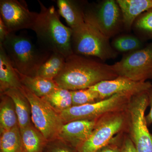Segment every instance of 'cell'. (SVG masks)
I'll return each mask as SVG.
<instances>
[{
    "label": "cell",
    "mask_w": 152,
    "mask_h": 152,
    "mask_svg": "<svg viewBox=\"0 0 152 152\" xmlns=\"http://www.w3.org/2000/svg\"><path fill=\"white\" fill-rule=\"evenodd\" d=\"M118 76L111 65L73 54L66 58L64 68L54 80L59 88L73 91L89 88Z\"/></svg>",
    "instance_id": "cell-1"
},
{
    "label": "cell",
    "mask_w": 152,
    "mask_h": 152,
    "mask_svg": "<svg viewBox=\"0 0 152 152\" xmlns=\"http://www.w3.org/2000/svg\"><path fill=\"white\" fill-rule=\"evenodd\" d=\"M40 11L31 29L35 33L40 47L51 53H58L66 58L73 54L72 30L60 20L53 6L47 7L38 1Z\"/></svg>",
    "instance_id": "cell-2"
},
{
    "label": "cell",
    "mask_w": 152,
    "mask_h": 152,
    "mask_svg": "<svg viewBox=\"0 0 152 152\" xmlns=\"http://www.w3.org/2000/svg\"><path fill=\"white\" fill-rule=\"evenodd\" d=\"M1 44L15 69L28 76H37L42 65L52 53L38 47L24 35L11 33Z\"/></svg>",
    "instance_id": "cell-3"
},
{
    "label": "cell",
    "mask_w": 152,
    "mask_h": 152,
    "mask_svg": "<svg viewBox=\"0 0 152 152\" xmlns=\"http://www.w3.org/2000/svg\"><path fill=\"white\" fill-rule=\"evenodd\" d=\"M149 106L147 91L132 96L126 109V132L138 152H152V134L149 130L145 115Z\"/></svg>",
    "instance_id": "cell-4"
},
{
    "label": "cell",
    "mask_w": 152,
    "mask_h": 152,
    "mask_svg": "<svg viewBox=\"0 0 152 152\" xmlns=\"http://www.w3.org/2000/svg\"><path fill=\"white\" fill-rule=\"evenodd\" d=\"M72 30L71 43L74 54L94 57L103 62L118 57V53L113 48L110 39L89 24L86 22Z\"/></svg>",
    "instance_id": "cell-5"
},
{
    "label": "cell",
    "mask_w": 152,
    "mask_h": 152,
    "mask_svg": "<svg viewBox=\"0 0 152 152\" xmlns=\"http://www.w3.org/2000/svg\"><path fill=\"white\" fill-rule=\"evenodd\" d=\"M84 13L85 22L109 39L124 31L122 15L116 0L86 2Z\"/></svg>",
    "instance_id": "cell-6"
},
{
    "label": "cell",
    "mask_w": 152,
    "mask_h": 152,
    "mask_svg": "<svg viewBox=\"0 0 152 152\" xmlns=\"http://www.w3.org/2000/svg\"><path fill=\"white\" fill-rule=\"evenodd\" d=\"M126 109L108 113L98 119L91 135L76 149L77 152H97L110 143L117 134L126 132Z\"/></svg>",
    "instance_id": "cell-7"
},
{
    "label": "cell",
    "mask_w": 152,
    "mask_h": 152,
    "mask_svg": "<svg viewBox=\"0 0 152 152\" xmlns=\"http://www.w3.org/2000/svg\"><path fill=\"white\" fill-rule=\"evenodd\" d=\"M20 89L31 104L32 122L34 126L43 135L47 141L58 139L64 124L59 113L43 98L36 96L23 85Z\"/></svg>",
    "instance_id": "cell-8"
},
{
    "label": "cell",
    "mask_w": 152,
    "mask_h": 152,
    "mask_svg": "<svg viewBox=\"0 0 152 152\" xmlns=\"http://www.w3.org/2000/svg\"><path fill=\"white\" fill-rule=\"evenodd\" d=\"M111 66L118 76L137 82L152 80V41L140 50L125 54Z\"/></svg>",
    "instance_id": "cell-9"
},
{
    "label": "cell",
    "mask_w": 152,
    "mask_h": 152,
    "mask_svg": "<svg viewBox=\"0 0 152 152\" xmlns=\"http://www.w3.org/2000/svg\"><path fill=\"white\" fill-rule=\"evenodd\" d=\"M132 97L118 94L94 103L72 106L59 114L64 124L78 120L96 121L108 113L124 110Z\"/></svg>",
    "instance_id": "cell-10"
},
{
    "label": "cell",
    "mask_w": 152,
    "mask_h": 152,
    "mask_svg": "<svg viewBox=\"0 0 152 152\" xmlns=\"http://www.w3.org/2000/svg\"><path fill=\"white\" fill-rule=\"evenodd\" d=\"M0 14L10 34L31 29L38 16V13L29 10L25 1L18 0H1Z\"/></svg>",
    "instance_id": "cell-11"
},
{
    "label": "cell",
    "mask_w": 152,
    "mask_h": 152,
    "mask_svg": "<svg viewBox=\"0 0 152 152\" xmlns=\"http://www.w3.org/2000/svg\"><path fill=\"white\" fill-rule=\"evenodd\" d=\"M152 85L149 81H135L126 77L118 76L113 80L100 82L89 88L97 93L102 100L118 94L132 96L147 91Z\"/></svg>",
    "instance_id": "cell-12"
},
{
    "label": "cell",
    "mask_w": 152,
    "mask_h": 152,
    "mask_svg": "<svg viewBox=\"0 0 152 152\" xmlns=\"http://www.w3.org/2000/svg\"><path fill=\"white\" fill-rule=\"evenodd\" d=\"M97 120H78L66 123L61 129L58 139L77 149L88 138Z\"/></svg>",
    "instance_id": "cell-13"
},
{
    "label": "cell",
    "mask_w": 152,
    "mask_h": 152,
    "mask_svg": "<svg viewBox=\"0 0 152 152\" xmlns=\"http://www.w3.org/2000/svg\"><path fill=\"white\" fill-rule=\"evenodd\" d=\"M123 17L124 30L129 33L140 15L152 8V0H116Z\"/></svg>",
    "instance_id": "cell-14"
},
{
    "label": "cell",
    "mask_w": 152,
    "mask_h": 152,
    "mask_svg": "<svg viewBox=\"0 0 152 152\" xmlns=\"http://www.w3.org/2000/svg\"><path fill=\"white\" fill-rule=\"evenodd\" d=\"M58 12L65 20L69 27L75 29L84 24L86 2L74 0H57Z\"/></svg>",
    "instance_id": "cell-15"
},
{
    "label": "cell",
    "mask_w": 152,
    "mask_h": 152,
    "mask_svg": "<svg viewBox=\"0 0 152 152\" xmlns=\"http://www.w3.org/2000/svg\"><path fill=\"white\" fill-rule=\"evenodd\" d=\"M22 84L16 71L0 44V91L1 94L12 89H20Z\"/></svg>",
    "instance_id": "cell-16"
},
{
    "label": "cell",
    "mask_w": 152,
    "mask_h": 152,
    "mask_svg": "<svg viewBox=\"0 0 152 152\" xmlns=\"http://www.w3.org/2000/svg\"><path fill=\"white\" fill-rule=\"evenodd\" d=\"M22 85L30 91L40 98H44L58 88L54 80L42 77L39 76H28L19 72L16 69Z\"/></svg>",
    "instance_id": "cell-17"
},
{
    "label": "cell",
    "mask_w": 152,
    "mask_h": 152,
    "mask_svg": "<svg viewBox=\"0 0 152 152\" xmlns=\"http://www.w3.org/2000/svg\"><path fill=\"white\" fill-rule=\"evenodd\" d=\"M3 94L7 95L13 101L18 115L19 127H25L32 124L31 104L20 89H12L1 94Z\"/></svg>",
    "instance_id": "cell-18"
},
{
    "label": "cell",
    "mask_w": 152,
    "mask_h": 152,
    "mask_svg": "<svg viewBox=\"0 0 152 152\" xmlns=\"http://www.w3.org/2000/svg\"><path fill=\"white\" fill-rule=\"evenodd\" d=\"M23 152H43L48 141L33 124L20 128Z\"/></svg>",
    "instance_id": "cell-19"
},
{
    "label": "cell",
    "mask_w": 152,
    "mask_h": 152,
    "mask_svg": "<svg viewBox=\"0 0 152 152\" xmlns=\"http://www.w3.org/2000/svg\"><path fill=\"white\" fill-rule=\"evenodd\" d=\"M18 120L12 99L6 94H1L0 133L18 126Z\"/></svg>",
    "instance_id": "cell-20"
},
{
    "label": "cell",
    "mask_w": 152,
    "mask_h": 152,
    "mask_svg": "<svg viewBox=\"0 0 152 152\" xmlns=\"http://www.w3.org/2000/svg\"><path fill=\"white\" fill-rule=\"evenodd\" d=\"M66 59V57L61 54L52 53L48 59L39 69L37 76L54 80L64 68Z\"/></svg>",
    "instance_id": "cell-21"
},
{
    "label": "cell",
    "mask_w": 152,
    "mask_h": 152,
    "mask_svg": "<svg viewBox=\"0 0 152 152\" xmlns=\"http://www.w3.org/2000/svg\"><path fill=\"white\" fill-rule=\"evenodd\" d=\"M0 134V152H23L19 126Z\"/></svg>",
    "instance_id": "cell-22"
},
{
    "label": "cell",
    "mask_w": 152,
    "mask_h": 152,
    "mask_svg": "<svg viewBox=\"0 0 152 152\" xmlns=\"http://www.w3.org/2000/svg\"><path fill=\"white\" fill-rule=\"evenodd\" d=\"M111 43L117 53L125 54L137 50L144 47V42L138 37L129 34L116 36Z\"/></svg>",
    "instance_id": "cell-23"
},
{
    "label": "cell",
    "mask_w": 152,
    "mask_h": 152,
    "mask_svg": "<svg viewBox=\"0 0 152 152\" xmlns=\"http://www.w3.org/2000/svg\"><path fill=\"white\" fill-rule=\"evenodd\" d=\"M42 98L59 113L72 106L71 91L59 87Z\"/></svg>",
    "instance_id": "cell-24"
},
{
    "label": "cell",
    "mask_w": 152,
    "mask_h": 152,
    "mask_svg": "<svg viewBox=\"0 0 152 152\" xmlns=\"http://www.w3.org/2000/svg\"><path fill=\"white\" fill-rule=\"evenodd\" d=\"M132 30L144 42L152 41V8L136 19Z\"/></svg>",
    "instance_id": "cell-25"
},
{
    "label": "cell",
    "mask_w": 152,
    "mask_h": 152,
    "mask_svg": "<svg viewBox=\"0 0 152 152\" xmlns=\"http://www.w3.org/2000/svg\"><path fill=\"white\" fill-rule=\"evenodd\" d=\"M72 106H79L94 103L102 100L97 93L90 89L71 91Z\"/></svg>",
    "instance_id": "cell-26"
},
{
    "label": "cell",
    "mask_w": 152,
    "mask_h": 152,
    "mask_svg": "<svg viewBox=\"0 0 152 152\" xmlns=\"http://www.w3.org/2000/svg\"><path fill=\"white\" fill-rule=\"evenodd\" d=\"M43 152H77L76 149L59 139L48 142Z\"/></svg>",
    "instance_id": "cell-27"
},
{
    "label": "cell",
    "mask_w": 152,
    "mask_h": 152,
    "mask_svg": "<svg viewBox=\"0 0 152 152\" xmlns=\"http://www.w3.org/2000/svg\"><path fill=\"white\" fill-rule=\"evenodd\" d=\"M118 136L120 144L119 145L118 139L117 135L120 152H138L127 133L123 132L118 134Z\"/></svg>",
    "instance_id": "cell-28"
},
{
    "label": "cell",
    "mask_w": 152,
    "mask_h": 152,
    "mask_svg": "<svg viewBox=\"0 0 152 152\" xmlns=\"http://www.w3.org/2000/svg\"><path fill=\"white\" fill-rule=\"evenodd\" d=\"M97 152H120L117 136L114 138L110 143Z\"/></svg>",
    "instance_id": "cell-29"
},
{
    "label": "cell",
    "mask_w": 152,
    "mask_h": 152,
    "mask_svg": "<svg viewBox=\"0 0 152 152\" xmlns=\"http://www.w3.org/2000/svg\"><path fill=\"white\" fill-rule=\"evenodd\" d=\"M148 97L149 104L150 107V111L148 114L145 116L146 120L148 126H150L152 124V85L150 88L147 91Z\"/></svg>",
    "instance_id": "cell-30"
},
{
    "label": "cell",
    "mask_w": 152,
    "mask_h": 152,
    "mask_svg": "<svg viewBox=\"0 0 152 152\" xmlns=\"http://www.w3.org/2000/svg\"><path fill=\"white\" fill-rule=\"evenodd\" d=\"M10 34L7 28L0 18V44L3 43Z\"/></svg>",
    "instance_id": "cell-31"
}]
</instances>
